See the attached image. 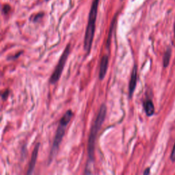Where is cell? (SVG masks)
Segmentation results:
<instances>
[{
    "instance_id": "52a82bcc",
    "label": "cell",
    "mask_w": 175,
    "mask_h": 175,
    "mask_svg": "<svg viewBox=\"0 0 175 175\" xmlns=\"http://www.w3.org/2000/svg\"><path fill=\"white\" fill-rule=\"evenodd\" d=\"M137 83V66L135 65L133 69V71L131 75V79L129 81V97H132L133 92H134Z\"/></svg>"
},
{
    "instance_id": "7c38bea8",
    "label": "cell",
    "mask_w": 175,
    "mask_h": 175,
    "mask_svg": "<svg viewBox=\"0 0 175 175\" xmlns=\"http://www.w3.org/2000/svg\"><path fill=\"white\" fill-rule=\"evenodd\" d=\"M8 94H9V91L8 90L5 91L4 93L2 94V98H3V99H4V100L6 99V98H7V97H8Z\"/></svg>"
},
{
    "instance_id": "5b68a950",
    "label": "cell",
    "mask_w": 175,
    "mask_h": 175,
    "mask_svg": "<svg viewBox=\"0 0 175 175\" xmlns=\"http://www.w3.org/2000/svg\"><path fill=\"white\" fill-rule=\"evenodd\" d=\"M39 147H40V143H37L36 146H35L32 154H31V160L30 161V164H29V167H28V170H27V174H32L33 171L34 170L35 165H36V160H37V157H38V154H39Z\"/></svg>"
},
{
    "instance_id": "8fae6325",
    "label": "cell",
    "mask_w": 175,
    "mask_h": 175,
    "mask_svg": "<svg viewBox=\"0 0 175 175\" xmlns=\"http://www.w3.org/2000/svg\"><path fill=\"white\" fill-rule=\"evenodd\" d=\"M170 159L172 160V161H175V144L174 146L173 151H172V153L170 155Z\"/></svg>"
},
{
    "instance_id": "4fadbf2b",
    "label": "cell",
    "mask_w": 175,
    "mask_h": 175,
    "mask_svg": "<svg viewBox=\"0 0 175 175\" xmlns=\"http://www.w3.org/2000/svg\"><path fill=\"white\" fill-rule=\"evenodd\" d=\"M43 14H39V15H37L36 16V17L34 18V21H37L38 20V19H39L40 17H43Z\"/></svg>"
},
{
    "instance_id": "30bf717a",
    "label": "cell",
    "mask_w": 175,
    "mask_h": 175,
    "mask_svg": "<svg viewBox=\"0 0 175 175\" xmlns=\"http://www.w3.org/2000/svg\"><path fill=\"white\" fill-rule=\"evenodd\" d=\"M10 11V6L8 4L4 5V6H3V12H4V14H8Z\"/></svg>"
},
{
    "instance_id": "ba28073f",
    "label": "cell",
    "mask_w": 175,
    "mask_h": 175,
    "mask_svg": "<svg viewBox=\"0 0 175 175\" xmlns=\"http://www.w3.org/2000/svg\"><path fill=\"white\" fill-rule=\"evenodd\" d=\"M144 108L146 115L152 116L155 112V107L151 100H147L144 103Z\"/></svg>"
},
{
    "instance_id": "6da1fadb",
    "label": "cell",
    "mask_w": 175,
    "mask_h": 175,
    "mask_svg": "<svg viewBox=\"0 0 175 175\" xmlns=\"http://www.w3.org/2000/svg\"><path fill=\"white\" fill-rule=\"evenodd\" d=\"M107 113V107L106 104H102L99 109V112L98 113L96 120H94L93 127H92L90 136H89L88 143V161H93L94 155V146L95 141L101 126L106 119Z\"/></svg>"
},
{
    "instance_id": "5bb4252c",
    "label": "cell",
    "mask_w": 175,
    "mask_h": 175,
    "mask_svg": "<svg viewBox=\"0 0 175 175\" xmlns=\"http://www.w3.org/2000/svg\"><path fill=\"white\" fill-rule=\"evenodd\" d=\"M150 173V169L149 168H147L144 172V174H148Z\"/></svg>"
},
{
    "instance_id": "3957f363",
    "label": "cell",
    "mask_w": 175,
    "mask_h": 175,
    "mask_svg": "<svg viewBox=\"0 0 175 175\" xmlns=\"http://www.w3.org/2000/svg\"><path fill=\"white\" fill-rule=\"evenodd\" d=\"M73 116V112L71 110H69L65 114V115L62 116V119H60L59 126L58 127V129H57L55 138H54L53 140L52 151H51V156L52 157L54 155V153H56L57 150L59 148L60 144H61L63 137L65 135L66 127H67L69 122L71 121Z\"/></svg>"
},
{
    "instance_id": "9a60e30c",
    "label": "cell",
    "mask_w": 175,
    "mask_h": 175,
    "mask_svg": "<svg viewBox=\"0 0 175 175\" xmlns=\"http://www.w3.org/2000/svg\"><path fill=\"white\" fill-rule=\"evenodd\" d=\"M174 34H175V23H174Z\"/></svg>"
},
{
    "instance_id": "9c48e42d",
    "label": "cell",
    "mask_w": 175,
    "mask_h": 175,
    "mask_svg": "<svg viewBox=\"0 0 175 175\" xmlns=\"http://www.w3.org/2000/svg\"><path fill=\"white\" fill-rule=\"evenodd\" d=\"M171 57V50L170 49H168L166 52L165 53L164 56V67H166L168 66V64H169L170 62V59Z\"/></svg>"
},
{
    "instance_id": "7a4b0ae2",
    "label": "cell",
    "mask_w": 175,
    "mask_h": 175,
    "mask_svg": "<svg viewBox=\"0 0 175 175\" xmlns=\"http://www.w3.org/2000/svg\"><path fill=\"white\" fill-rule=\"evenodd\" d=\"M99 0H94L93 4L91 6V9L89 14L88 22L85 31V38H84V50L88 54L90 52L92 44H93V38L95 31V25H96V19L98 11V5Z\"/></svg>"
},
{
    "instance_id": "277c9868",
    "label": "cell",
    "mask_w": 175,
    "mask_h": 175,
    "mask_svg": "<svg viewBox=\"0 0 175 175\" xmlns=\"http://www.w3.org/2000/svg\"><path fill=\"white\" fill-rule=\"evenodd\" d=\"M69 53H70V44H68L65 48V51H64L63 53L62 54L61 58H60L58 65H57L53 74L52 75V77H51L49 79V82L51 84H55V83H56L59 80L60 76H61L64 67H65V65L66 62V60L68 59Z\"/></svg>"
},
{
    "instance_id": "8992f818",
    "label": "cell",
    "mask_w": 175,
    "mask_h": 175,
    "mask_svg": "<svg viewBox=\"0 0 175 175\" xmlns=\"http://www.w3.org/2000/svg\"><path fill=\"white\" fill-rule=\"evenodd\" d=\"M108 64H109V56L107 55H104L101 58L100 62V69H99V74L98 77L101 80L104 79L105 76L106 75V73L108 68Z\"/></svg>"
}]
</instances>
